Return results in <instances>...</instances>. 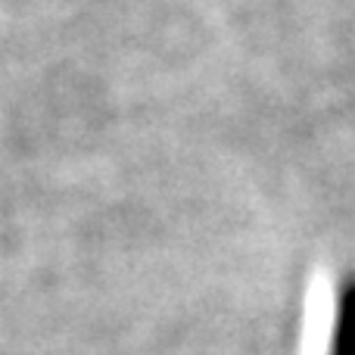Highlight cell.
Wrapping results in <instances>:
<instances>
[{
  "label": "cell",
  "mask_w": 355,
  "mask_h": 355,
  "mask_svg": "<svg viewBox=\"0 0 355 355\" xmlns=\"http://www.w3.org/2000/svg\"><path fill=\"white\" fill-rule=\"evenodd\" d=\"M324 355H355V271H346L337 284Z\"/></svg>",
  "instance_id": "obj_1"
}]
</instances>
